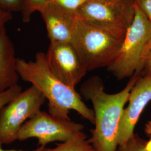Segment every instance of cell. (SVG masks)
Wrapping results in <instances>:
<instances>
[{
	"instance_id": "6da1fadb",
	"label": "cell",
	"mask_w": 151,
	"mask_h": 151,
	"mask_svg": "<svg viewBox=\"0 0 151 151\" xmlns=\"http://www.w3.org/2000/svg\"><path fill=\"white\" fill-rule=\"evenodd\" d=\"M139 76L130 78L124 88L115 93L105 90L103 80L94 76L84 82L80 93L91 102L95 115V128L88 139L95 151H116L118 145L119 127L130 92Z\"/></svg>"
},
{
	"instance_id": "7a4b0ae2",
	"label": "cell",
	"mask_w": 151,
	"mask_h": 151,
	"mask_svg": "<svg viewBox=\"0 0 151 151\" xmlns=\"http://www.w3.org/2000/svg\"><path fill=\"white\" fill-rule=\"evenodd\" d=\"M16 67L20 77L30 83L48 100L49 113L57 118L70 120V111L74 110L94 124L93 109L83 101L75 88L65 85L51 72L45 53L38 52L35 60L30 61L17 58Z\"/></svg>"
},
{
	"instance_id": "3957f363",
	"label": "cell",
	"mask_w": 151,
	"mask_h": 151,
	"mask_svg": "<svg viewBox=\"0 0 151 151\" xmlns=\"http://www.w3.org/2000/svg\"><path fill=\"white\" fill-rule=\"evenodd\" d=\"M126 32L97 24L78 16L71 44L87 72L107 68L119 54Z\"/></svg>"
},
{
	"instance_id": "277c9868",
	"label": "cell",
	"mask_w": 151,
	"mask_h": 151,
	"mask_svg": "<svg viewBox=\"0 0 151 151\" xmlns=\"http://www.w3.org/2000/svg\"><path fill=\"white\" fill-rule=\"evenodd\" d=\"M151 47V23L135 4V16L119 54L106 68L118 80L143 73Z\"/></svg>"
},
{
	"instance_id": "5b68a950",
	"label": "cell",
	"mask_w": 151,
	"mask_h": 151,
	"mask_svg": "<svg viewBox=\"0 0 151 151\" xmlns=\"http://www.w3.org/2000/svg\"><path fill=\"white\" fill-rule=\"evenodd\" d=\"M46 99L32 86L22 91L0 110V144L9 145L17 140L24 123L40 110Z\"/></svg>"
},
{
	"instance_id": "8992f818",
	"label": "cell",
	"mask_w": 151,
	"mask_h": 151,
	"mask_svg": "<svg viewBox=\"0 0 151 151\" xmlns=\"http://www.w3.org/2000/svg\"><path fill=\"white\" fill-rule=\"evenodd\" d=\"M82 124L71 120L55 117L43 111H39L27 120L19 130L17 140L36 138L40 146L53 142H63L78 132H82Z\"/></svg>"
},
{
	"instance_id": "52a82bcc",
	"label": "cell",
	"mask_w": 151,
	"mask_h": 151,
	"mask_svg": "<svg viewBox=\"0 0 151 151\" xmlns=\"http://www.w3.org/2000/svg\"><path fill=\"white\" fill-rule=\"evenodd\" d=\"M87 21L127 31L135 16L134 0H87L76 11Z\"/></svg>"
},
{
	"instance_id": "ba28073f",
	"label": "cell",
	"mask_w": 151,
	"mask_h": 151,
	"mask_svg": "<svg viewBox=\"0 0 151 151\" xmlns=\"http://www.w3.org/2000/svg\"><path fill=\"white\" fill-rule=\"evenodd\" d=\"M45 58L51 72L72 88H75L87 72L75 48L70 43H50Z\"/></svg>"
},
{
	"instance_id": "9c48e42d",
	"label": "cell",
	"mask_w": 151,
	"mask_h": 151,
	"mask_svg": "<svg viewBox=\"0 0 151 151\" xmlns=\"http://www.w3.org/2000/svg\"><path fill=\"white\" fill-rule=\"evenodd\" d=\"M151 101V70L139 76L130 92L120 124L119 146H124L134 135L135 126L146 106ZM118 146V147H119Z\"/></svg>"
},
{
	"instance_id": "30bf717a",
	"label": "cell",
	"mask_w": 151,
	"mask_h": 151,
	"mask_svg": "<svg viewBox=\"0 0 151 151\" xmlns=\"http://www.w3.org/2000/svg\"><path fill=\"white\" fill-rule=\"evenodd\" d=\"M40 13L45 24L50 43L71 44L78 20L76 12L52 0Z\"/></svg>"
},
{
	"instance_id": "8fae6325",
	"label": "cell",
	"mask_w": 151,
	"mask_h": 151,
	"mask_svg": "<svg viewBox=\"0 0 151 151\" xmlns=\"http://www.w3.org/2000/svg\"><path fill=\"white\" fill-rule=\"evenodd\" d=\"M17 58L5 27L0 28V93L18 85L20 76L16 67Z\"/></svg>"
},
{
	"instance_id": "7c38bea8",
	"label": "cell",
	"mask_w": 151,
	"mask_h": 151,
	"mask_svg": "<svg viewBox=\"0 0 151 151\" xmlns=\"http://www.w3.org/2000/svg\"><path fill=\"white\" fill-rule=\"evenodd\" d=\"M43 151H95V150L82 131L68 140L57 144L54 148H45Z\"/></svg>"
},
{
	"instance_id": "4fadbf2b",
	"label": "cell",
	"mask_w": 151,
	"mask_h": 151,
	"mask_svg": "<svg viewBox=\"0 0 151 151\" xmlns=\"http://www.w3.org/2000/svg\"><path fill=\"white\" fill-rule=\"evenodd\" d=\"M52 0H20V11L22 19L28 22L35 12H39L48 5Z\"/></svg>"
},
{
	"instance_id": "5bb4252c",
	"label": "cell",
	"mask_w": 151,
	"mask_h": 151,
	"mask_svg": "<svg viewBox=\"0 0 151 151\" xmlns=\"http://www.w3.org/2000/svg\"><path fill=\"white\" fill-rule=\"evenodd\" d=\"M146 143L134 133L124 146H119L116 151H147Z\"/></svg>"
},
{
	"instance_id": "9a60e30c",
	"label": "cell",
	"mask_w": 151,
	"mask_h": 151,
	"mask_svg": "<svg viewBox=\"0 0 151 151\" xmlns=\"http://www.w3.org/2000/svg\"><path fill=\"white\" fill-rule=\"evenodd\" d=\"M22 91V87L19 85H16L0 93V110Z\"/></svg>"
},
{
	"instance_id": "2e32d148",
	"label": "cell",
	"mask_w": 151,
	"mask_h": 151,
	"mask_svg": "<svg viewBox=\"0 0 151 151\" xmlns=\"http://www.w3.org/2000/svg\"><path fill=\"white\" fill-rule=\"evenodd\" d=\"M57 4H58L65 8L76 11L81 6L83 5L87 0H54Z\"/></svg>"
},
{
	"instance_id": "e0dca14e",
	"label": "cell",
	"mask_w": 151,
	"mask_h": 151,
	"mask_svg": "<svg viewBox=\"0 0 151 151\" xmlns=\"http://www.w3.org/2000/svg\"><path fill=\"white\" fill-rule=\"evenodd\" d=\"M0 8L10 12L20 11V0H0Z\"/></svg>"
},
{
	"instance_id": "ac0fdd59",
	"label": "cell",
	"mask_w": 151,
	"mask_h": 151,
	"mask_svg": "<svg viewBox=\"0 0 151 151\" xmlns=\"http://www.w3.org/2000/svg\"><path fill=\"white\" fill-rule=\"evenodd\" d=\"M134 2L151 23V0H134Z\"/></svg>"
},
{
	"instance_id": "d6986e66",
	"label": "cell",
	"mask_w": 151,
	"mask_h": 151,
	"mask_svg": "<svg viewBox=\"0 0 151 151\" xmlns=\"http://www.w3.org/2000/svg\"><path fill=\"white\" fill-rule=\"evenodd\" d=\"M12 19V12L0 8V28L5 27V25Z\"/></svg>"
},
{
	"instance_id": "ffe728a7",
	"label": "cell",
	"mask_w": 151,
	"mask_h": 151,
	"mask_svg": "<svg viewBox=\"0 0 151 151\" xmlns=\"http://www.w3.org/2000/svg\"><path fill=\"white\" fill-rule=\"evenodd\" d=\"M151 70V47L148 53L147 57V60H146V65H145V70L143 71V73L147 71H150Z\"/></svg>"
},
{
	"instance_id": "44dd1931",
	"label": "cell",
	"mask_w": 151,
	"mask_h": 151,
	"mask_svg": "<svg viewBox=\"0 0 151 151\" xmlns=\"http://www.w3.org/2000/svg\"><path fill=\"white\" fill-rule=\"evenodd\" d=\"M45 146H39L37 149L34 150L32 151H43L45 149ZM0 151H17V150H3L2 148V145L0 144Z\"/></svg>"
},
{
	"instance_id": "7402d4cb",
	"label": "cell",
	"mask_w": 151,
	"mask_h": 151,
	"mask_svg": "<svg viewBox=\"0 0 151 151\" xmlns=\"http://www.w3.org/2000/svg\"><path fill=\"white\" fill-rule=\"evenodd\" d=\"M145 130L146 133L151 136V120L149 121L146 125Z\"/></svg>"
},
{
	"instance_id": "603a6c76",
	"label": "cell",
	"mask_w": 151,
	"mask_h": 151,
	"mask_svg": "<svg viewBox=\"0 0 151 151\" xmlns=\"http://www.w3.org/2000/svg\"><path fill=\"white\" fill-rule=\"evenodd\" d=\"M145 149L147 151H151V138L149 141L146 142Z\"/></svg>"
}]
</instances>
